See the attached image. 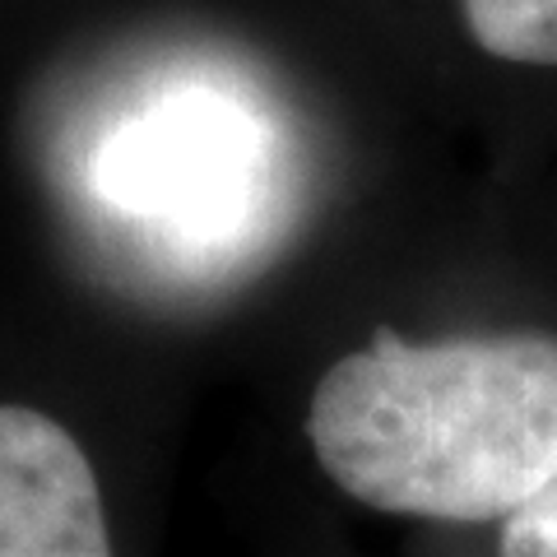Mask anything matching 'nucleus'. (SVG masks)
Masks as SVG:
<instances>
[{"label": "nucleus", "instance_id": "nucleus-4", "mask_svg": "<svg viewBox=\"0 0 557 557\" xmlns=\"http://www.w3.org/2000/svg\"><path fill=\"white\" fill-rule=\"evenodd\" d=\"M483 51L516 65H557V0H460Z\"/></svg>", "mask_w": 557, "mask_h": 557}, {"label": "nucleus", "instance_id": "nucleus-1", "mask_svg": "<svg viewBox=\"0 0 557 557\" xmlns=\"http://www.w3.org/2000/svg\"><path fill=\"white\" fill-rule=\"evenodd\" d=\"M307 442L325 479L381 516L507 520L557 479V339L409 344L381 325L317 381Z\"/></svg>", "mask_w": 557, "mask_h": 557}, {"label": "nucleus", "instance_id": "nucleus-2", "mask_svg": "<svg viewBox=\"0 0 557 557\" xmlns=\"http://www.w3.org/2000/svg\"><path fill=\"white\" fill-rule=\"evenodd\" d=\"M84 196L149 270L223 278L284 228L298 145L270 84L214 51H153L102 94Z\"/></svg>", "mask_w": 557, "mask_h": 557}, {"label": "nucleus", "instance_id": "nucleus-5", "mask_svg": "<svg viewBox=\"0 0 557 557\" xmlns=\"http://www.w3.org/2000/svg\"><path fill=\"white\" fill-rule=\"evenodd\" d=\"M497 557H557V479L502 520Z\"/></svg>", "mask_w": 557, "mask_h": 557}, {"label": "nucleus", "instance_id": "nucleus-3", "mask_svg": "<svg viewBox=\"0 0 557 557\" xmlns=\"http://www.w3.org/2000/svg\"><path fill=\"white\" fill-rule=\"evenodd\" d=\"M0 557H116L94 460L28 405H0Z\"/></svg>", "mask_w": 557, "mask_h": 557}]
</instances>
